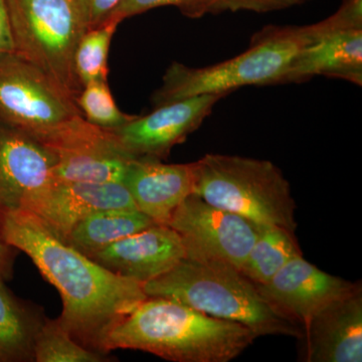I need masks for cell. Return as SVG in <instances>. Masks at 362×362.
Instances as JSON below:
<instances>
[{
    "label": "cell",
    "instance_id": "6da1fadb",
    "mask_svg": "<svg viewBox=\"0 0 362 362\" xmlns=\"http://www.w3.org/2000/svg\"><path fill=\"white\" fill-rule=\"evenodd\" d=\"M0 233L58 289L63 300L59 322L86 349L105 354L109 332L147 298L144 284L107 270L25 209L0 211Z\"/></svg>",
    "mask_w": 362,
    "mask_h": 362
},
{
    "label": "cell",
    "instance_id": "7a4b0ae2",
    "mask_svg": "<svg viewBox=\"0 0 362 362\" xmlns=\"http://www.w3.org/2000/svg\"><path fill=\"white\" fill-rule=\"evenodd\" d=\"M250 328L175 300L147 297L109 332L103 351L134 349L175 362H228L251 346Z\"/></svg>",
    "mask_w": 362,
    "mask_h": 362
},
{
    "label": "cell",
    "instance_id": "3957f363",
    "mask_svg": "<svg viewBox=\"0 0 362 362\" xmlns=\"http://www.w3.org/2000/svg\"><path fill=\"white\" fill-rule=\"evenodd\" d=\"M143 289L147 297L168 298L207 315L242 324L258 337L303 335L256 284L228 264L185 258L168 273L145 283Z\"/></svg>",
    "mask_w": 362,
    "mask_h": 362
},
{
    "label": "cell",
    "instance_id": "277c9868",
    "mask_svg": "<svg viewBox=\"0 0 362 362\" xmlns=\"http://www.w3.org/2000/svg\"><path fill=\"white\" fill-rule=\"evenodd\" d=\"M314 40L311 25L266 26L235 58L204 68L175 62L152 95V103L158 107L199 95H228L245 86L276 84L295 57Z\"/></svg>",
    "mask_w": 362,
    "mask_h": 362
},
{
    "label": "cell",
    "instance_id": "5b68a950",
    "mask_svg": "<svg viewBox=\"0 0 362 362\" xmlns=\"http://www.w3.org/2000/svg\"><path fill=\"white\" fill-rule=\"evenodd\" d=\"M194 194L211 206L239 214L256 225L296 232V202L281 169L273 162L226 154H206L192 162Z\"/></svg>",
    "mask_w": 362,
    "mask_h": 362
},
{
    "label": "cell",
    "instance_id": "8992f818",
    "mask_svg": "<svg viewBox=\"0 0 362 362\" xmlns=\"http://www.w3.org/2000/svg\"><path fill=\"white\" fill-rule=\"evenodd\" d=\"M6 1L16 54L77 99L82 87L74 71V56L86 30L73 0Z\"/></svg>",
    "mask_w": 362,
    "mask_h": 362
},
{
    "label": "cell",
    "instance_id": "52a82bcc",
    "mask_svg": "<svg viewBox=\"0 0 362 362\" xmlns=\"http://www.w3.org/2000/svg\"><path fill=\"white\" fill-rule=\"evenodd\" d=\"M76 116V100L16 52L0 56V122L40 138Z\"/></svg>",
    "mask_w": 362,
    "mask_h": 362
},
{
    "label": "cell",
    "instance_id": "ba28073f",
    "mask_svg": "<svg viewBox=\"0 0 362 362\" xmlns=\"http://www.w3.org/2000/svg\"><path fill=\"white\" fill-rule=\"evenodd\" d=\"M56 158L54 181L122 182L135 157L111 130L76 116L42 137ZM52 181V182H54Z\"/></svg>",
    "mask_w": 362,
    "mask_h": 362
},
{
    "label": "cell",
    "instance_id": "9c48e42d",
    "mask_svg": "<svg viewBox=\"0 0 362 362\" xmlns=\"http://www.w3.org/2000/svg\"><path fill=\"white\" fill-rule=\"evenodd\" d=\"M168 226L182 240L185 258L214 261L240 270L258 235V225L211 206L192 194L175 209Z\"/></svg>",
    "mask_w": 362,
    "mask_h": 362
},
{
    "label": "cell",
    "instance_id": "30bf717a",
    "mask_svg": "<svg viewBox=\"0 0 362 362\" xmlns=\"http://www.w3.org/2000/svg\"><path fill=\"white\" fill-rule=\"evenodd\" d=\"M226 96L199 95L161 105L148 115L136 116L130 122L111 131L135 158L160 160L194 132Z\"/></svg>",
    "mask_w": 362,
    "mask_h": 362
},
{
    "label": "cell",
    "instance_id": "8fae6325",
    "mask_svg": "<svg viewBox=\"0 0 362 362\" xmlns=\"http://www.w3.org/2000/svg\"><path fill=\"white\" fill-rule=\"evenodd\" d=\"M20 209L35 214L63 242L81 221L96 211L138 209L122 182L65 181H54L33 192Z\"/></svg>",
    "mask_w": 362,
    "mask_h": 362
},
{
    "label": "cell",
    "instance_id": "7c38bea8",
    "mask_svg": "<svg viewBox=\"0 0 362 362\" xmlns=\"http://www.w3.org/2000/svg\"><path fill=\"white\" fill-rule=\"evenodd\" d=\"M256 286L281 314L303 329L331 302L361 289L358 283L330 275L303 256L290 259L268 282Z\"/></svg>",
    "mask_w": 362,
    "mask_h": 362
},
{
    "label": "cell",
    "instance_id": "4fadbf2b",
    "mask_svg": "<svg viewBox=\"0 0 362 362\" xmlns=\"http://www.w3.org/2000/svg\"><path fill=\"white\" fill-rule=\"evenodd\" d=\"M185 258L178 233L160 223L117 240L90 257L112 273L142 284L168 273Z\"/></svg>",
    "mask_w": 362,
    "mask_h": 362
},
{
    "label": "cell",
    "instance_id": "5bb4252c",
    "mask_svg": "<svg viewBox=\"0 0 362 362\" xmlns=\"http://www.w3.org/2000/svg\"><path fill=\"white\" fill-rule=\"evenodd\" d=\"M54 166L44 143L0 122V211L20 209L26 197L52 183Z\"/></svg>",
    "mask_w": 362,
    "mask_h": 362
},
{
    "label": "cell",
    "instance_id": "9a60e30c",
    "mask_svg": "<svg viewBox=\"0 0 362 362\" xmlns=\"http://www.w3.org/2000/svg\"><path fill=\"white\" fill-rule=\"evenodd\" d=\"M305 361H362V292L331 302L304 329Z\"/></svg>",
    "mask_w": 362,
    "mask_h": 362
},
{
    "label": "cell",
    "instance_id": "2e32d148",
    "mask_svg": "<svg viewBox=\"0 0 362 362\" xmlns=\"http://www.w3.org/2000/svg\"><path fill=\"white\" fill-rule=\"evenodd\" d=\"M123 185L141 213L160 225L168 226L181 202L194 194L192 163L166 164L157 159L132 161Z\"/></svg>",
    "mask_w": 362,
    "mask_h": 362
},
{
    "label": "cell",
    "instance_id": "e0dca14e",
    "mask_svg": "<svg viewBox=\"0 0 362 362\" xmlns=\"http://www.w3.org/2000/svg\"><path fill=\"white\" fill-rule=\"evenodd\" d=\"M314 76H328L362 83V28L325 33L304 47L276 84L301 83Z\"/></svg>",
    "mask_w": 362,
    "mask_h": 362
},
{
    "label": "cell",
    "instance_id": "ac0fdd59",
    "mask_svg": "<svg viewBox=\"0 0 362 362\" xmlns=\"http://www.w3.org/2000/svg\"><path fill=\"white\" fill-rule=\"evenodd\" d=\"M156 223L138 209H103L81 221L64 242L90 258L117 240Z\"/></svg>",
    "mask_w": 362,
    "mask_h": 362
},
{
    "label": "cell",
    "instance_id": "d6986e66",
    "mask_svg": "<svg viewBox=\"0 0 362 362\" xmlns=\"http://www.w3.org/2000/svg\"><path fill=\"white\" fill-rule=\"evenodd\" d=\"M45 317L18 299L0 280V362H30Z\"/></svg>",
    "mask_w": 362,
    "mask_h": 362
},
{
    "label": "cell",
    "instance_id": "ffe728a7",
    "mask_svg": "<svg viewBox=\"0 0 362 362\" xmlns=\"http://www.w3.org/2000/svg\"><path fill=\"white\" fill-rule=\"evenodd\" d=\"M258 235L240 273L259 285L269 280L295 257L303 256L295 233L282 226L258 225Z\"/></svg>",
    "mask_w": 362,
    "mask_h": 362
},
{
    "label": "cell",
    "instance_id": "44dd1931",
    "mask_svg": "<svg viewBox=\"0 0 362 362\" xmlns=\"http://www.w3.org/2000/svg\"><path fill=\"white\" fill-rule=\"evenodd\" d=\"M119 23L108 20L86 30L74 56V71L81 87L94 81H107L111 40Z\"/></svg>",
    "mask_w": 362,
    "mask_h": 362
},
{
    "label": "cell",
    "instance_id": "7402d4cb",
    "mask_svg": "<svg viewBox=\"0 0 362 362\" xmlns=\"http://www.w3.org/2000/svg\"><path fill=\"white\" fill-rule=\"evenodd\" d=\"M35 362H102L107 354L86 349L62 325L59 318L45 317L33 346Z\"/></svg>",
    "mask_w": 362,
    "mask_h": 362
},
{
    "label": "cell",
    "instance_id": "603a6c76",
    "mask_svg": "<svg viewBox=\"0 0 362 362\" xmlns=\"http://www.w3.org/2000/svg\"><path fill=\"white\" fill-rule=\"evenodd\" d=\"M76 103L88 122L107 130H114L135 118L117 107L107 81H94L85 85Z\"/></svg>",
    "mask_w": 362,
    "mask_h": 362
},
{
    "label": "cell",
    "instance_id": "cb8c5ba5",
    "mask_svg": "<svg viewBox=\"0 0 362 362\" xmlns=\"http://www.w3.org/2000/svg\"><path fill=\"white\" fill-rule=\"evenodd\" d=\"M161 6L177 7L181 13L190 18H199L206 14L204 0H121L108 20L120 23L125 18Z\"/></svg>",
    "mask_w": 362,
    "mask_h": 362
},
{
    "label": "cell",
    "instance_id": "d4e9b609",
    "mask_svg": "<svg viewBox=\"0 0 362 362\" xmlns=\"http://www.w3.org/2000/svg\"><path fill=\"white\" fill-rule=\"evenodd\" d=\"M301 0H204V13L249 11L269 13L301 4Z\"/></svg>",
    "mask_w": 362,
    "mask_h": 362
},
{
    "label": "cell",
    "instance_id": "484cf974",
    "mask_svg": "<svg viewBox=\"0 0 362 362\" xmlns=\"http://www.w3.org/2000/svg\"><path fill=\"white\" fill-rule=\"evenodd\" d=\"M313 25L318 35L317 39L335 30L362 28V0H343L337 13Z\"/></svg>",
    "mask_w": 362,
    "mask_h": 362
},
{
    "label": "cell",
    "instance_id": "4316f807",
    "mask_svg": "<svg viewBox=\"0 0 362 362\" xmlns=\"http://www.w3.org/2000/svg\"><path fill=\"white\" fill-rule=\"evenodd\" d=\"M85 30L102 25L115 11L121 0H73Z\"/></svg>",
    "mask_w": 362,
    "mask_h": 362
},
{
    "label": "cell",
    "instance_id": "83f0119b",
    "mask_svg": "<svg viewBox=\"0 0 362 362\" xmlns=\"http://www.w3.org/2000/svg\"><path fill=\"white\" fill-rule=\"evenodd\" d=\"M16 52L13 28L6 0H0V56Z\"/></svg>",
    "mask_w": 362,
    "mask_h": 362
},
{
    "label": "cell",
    "instance_id": "f1b7e54d",
    "mask_svg": "<svg viewBox=\"0 0 362 362\" xmlns=\"http://www.w3.org/2000/svg\"><path fill=\"white\" fill-rule=\"evenodd\" d=\"M0 233V280H8L13 275V252Z\"/></svg>",
    "mask_w": 362,
    "mask_h": 362
},
{
    "label": "cell",
    "instance_id": "f546056e",
    "mask_svg": "<svg viewBox=\"0 0 362 362\" xmlns=\"http://www.w3.org/2000/svg\"><path fill=\"white\" fill-rule=\"evenodd\" d=\"M301 1H304V0H301Z\"/></svg>",
    "mask_w": 362,
    "mask_h": 362
}]
</instances>
